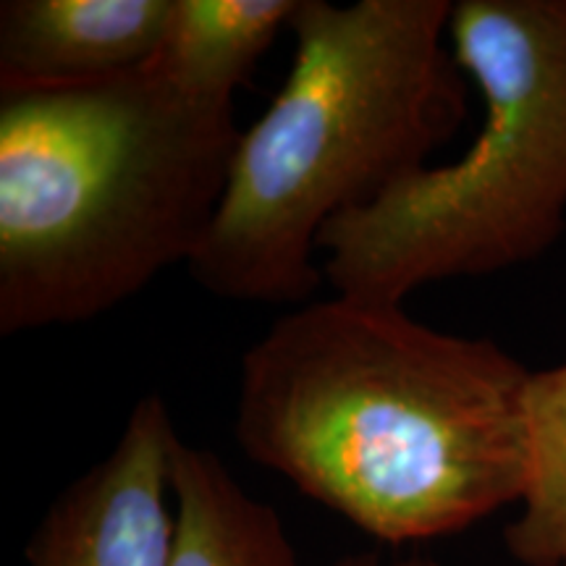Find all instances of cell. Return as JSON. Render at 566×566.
I'll return each instance as SVG.
<instances>
[{"instance_id":"6da1fadb","label":"cell","mask_w":566,"mask_h":566,"mask_svg":"<svg viewBox=\"0 0 566 566\" xmlns=\"http://www.w3.org/2000/svg\"><path fill=\"white\" fill-rule=\"evenodd\" d=\"M530 378L491 338L336 294L244 352L233 436L375 541H436L525 495Z\"/></svg>"},{"instance_id":"7a4b0ae2","label":"cell","mask_w":566,"mask_h":566,"mask_svg":"<svg viewBox=\"0 0 566 566\" xmlns=\"http://www.w3.org/2000/svg\"><path fill=\"white\" fill-rule=\"evenodd\" d=\"M242 132L150 66L0 90V334L76 325L200 250Z\"/></svg>"},{"instance_id":"3957f363","label":"cell","mask_w":566,"mask_h":566,"mask_svg":"<svg viewBox=\"0 0 566 566\" xmlns=\"http://www.w3.org/2000/svg\"><path fill=\"white\" fill-rule=\"evenodd\" d=\"M451 0H300L296 51L271 108L239 137L189 273L231 302L307 304L317 239L428 166L467 118L464 71L443 48Z\"/></svg>"},{"instance_id":"277c9868","label":"cell","mask_w":566,"mask_h":566,"mask_svg":"<svg viewBox=\"0 0 566 566\" xmlns=\"http://www.w3.org/2000/svg\"><path fill=\"white\" fill-rule=\"evenodd\" d=\"M449 38L485 116L464 155L424 166L325 226L336 294L415 289L533 263L566 226V0H459Z\"/></svg>"},{"instance_id":"5b68a950","label":"cell","mask_w":566,"mask_h":566,"mask_svg":"<svg viewBox=\"0 0 566 566\" xmlns=\"http://www.w3.org/2000/svg\"><path fill=\"white\" fill-rule=\"evenodd\" d=\"M179 441L160 394L132 409L108 457L76 478L34 530L30 566H168L171 459Z\"/></svg>"},{"instance_id":"8992f818","label":"cell","mask_w":566,"mask_h":566,"mask_svg":"<svg viewBox=\"0 0 566 566\" xmlns=\"http://www.w3.org/2000/svg\"><path fill=\"white\" fill-rule=\"evenodd\" d=\"M174 0H3L0 90L82 87L145 69Z\"/></svg>"},{"instance_id":"52a82bcc","label":"cell","mask_w":566,"mask_h":566,"mask_svg":"<svg viewBox=\"0 0 566 566\" xmlns=\"http://www.w3.org/2000/svg\"><path fill=\"white\" fill-rule=\"evenodd\" d=\"M171 493L168 566H300L279 512L252 499L212 451L176 441Z\"/></svg>"},{"instance_id":"ba28073f","label":"cell","mask_w":566,"mask_h":566,"mask_svg":"<svg viewBox=\"0 0 566 566\" xmlns=\"http://www.w3.org/2000/svg\"><path fill=\"white\" fill-rule=\"evenodd\" d=\"M300 0H174L166 32L147 63L184 92L233 103Z\"/></svg>"},{"instance_id":"9c48e42d","label":"cell","mask_w":566,"mask_h":566,"mask_svg":"<svg viewBox=\"0 0 566 566\" xmlns=\"http://www.w3.org/2000/svg\"><path fill=\"white\" fill-rule=\"evenodd\" d=\"M504 530L514 562L566 566V363L535 370L527 391V485Z\"/></svg>"},{"instance_id":"30bf717a","label":"cell","mask_w":566,"mask_h":566,"mask_svg":"<svg viewBox=\"0 0 566 566\" xmlns=\"http://www.w3.org/2000/svg\"><path fill=\"white\" fill-rule=\"evenodd\" d=\"M334 566H441V564L430 562V558H420V556L391 558V562H386V558H380L378 554H352V556L338 558Z\"/></svg>"}]
</instances>
